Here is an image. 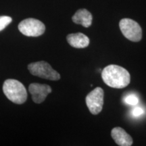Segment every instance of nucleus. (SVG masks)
Wrapping results in <instances>:
<instances>
[{
	"label": "nucleus",
	"instance_id": "ddd939ff",
	"mask_svg": "<svg viewBox=\"0 0 146 146\" xmlns=\"http://www.w3.org/2000/svg\"><path fill=\"white\" fill-rule=\"evenodd\" d=\"M143 113V109L141 108H139V107L135 108L133 110V114L135 116H141Z\"/></svg>",
	"mask_w": 146,
	"mask_h": 146
},
{
	"label": "nucleus",
	"instance_id": "f8f14e48",
	"mask_svg": "<svg viewBox=\"0 0 146 146\" xmlns=\"http://www.w3.org/2000/svg\"><path fill=\"white\" fill-rule=\"evenodd\" d=\"M125 102L126 104H127L135 106L139 102V100L137 97L134 96V95H129V96L126 97L125 99Z\"/></svg>",
	"mask_w": 146,
	"mask_h": 146
},
{
	"label": "nucleus",
	"instance_id": "7ed1b4c3",
	"mask_svg": "<svg viewBox=\"0 0 146 146\" xmlns=\"http://www.w3.org/2000/svg\"><path fill=\"white\" fill-rule=\"evenodd\" d=\"M28 69L31 74L34 76L51 81H58L60 74L51 66L50 64L45 61H39L31 63L28 65Z\"/></svg>",
	"mask_w": 146,
	"mask_h": 146
},
{
	"label": "nucleus",
	"instance_id": "1a4fd4ad",
	"mask_svg": "<svg viewBox=\"0 0 146 146\" xmlns=\"http://www.w3.org/2000/svg\"><path fill=\"white\" fill-rule=\"evenodd\" d=\"M66 39L69 45L74 48H85L90 43L88 36L81 33L69 34Z\"/></svg>",
	"mask_w": 146,
	"mask_h": 146
},
{
	"label": "nucleus",
	"instance_id": "f03ea898",
	"mask_svg": "<svg viewBox=\"0 0 146 146\" xmlns=\"http://www.w3.org/2000/svg\"><path fill=\"white\" fill-rule=\"evenodd\" d=\"M3 91L9 100L16 104H24L27 99V89L18 80L7 79L5 81Z\"/></svg>",
	"mask_w": 146,
	"mask_h": 146
},
{
	"label": "nucleus",
	"instance_id": "20e7f679",
	"mask_svg": "<svg viewBox=\"0 0 146 146\" xmlns=\"http://www.w3.org/2000/svg\"><path fill=\"white\" fill-rule=\"evenodd\" d=\"M119 27L124 36L133 42H139L142 39V29L140 25L130 18H123L119 23Z\"/></svg>",
	"mask_w": 146,
	"mask_h": 146
},
{
	"label": "nucleus",
	"instance_id": "0eeeda50",
	"mask_svg": "<svg viewBox=\"0 0 146 146\" xmlns=\"http://www.w3.org/2000/svg\"><path fill=\"white\" fill-rule=\"evenodd\" d=\"M29 91L31 94L32 99L36 104H41L45 101L47 96L52 92L50 85L46 84L31 83L29 87Z\"/></svg>",
	"mask_w": 146,
	"mask_h": 146
},
{
	"label": "nucleus",
	"instance_id": "423d86ee",
	"mask_svg": "<svg viewBox=\"0 0 146 146\" xmlns=\"http://www.w3.org/2000/svg\"><path fill=\"white\" fill-rule=\"evenodd\" d=\"M104 92L101 87H96L86 96L85 102L92 114H100L103 109Z\"/></svg>",
	"mask_w": 146,
	"mask_h": 146
},
{
	"label": "nucleus",
	"instance_id": "9d476101",
	"mask_svg": "<svg viewBox=\"0 0 146 146\" xmlns=\"http://www.w3.org/2000/svg\"><path fill=\"white\" fill-rule=\"evenodd\" d=\"M72 20L75 24L81 25L85 28H88L92 24L93 16L91 12L86 9H80L74 14Z\"/></svg>",
	"mask_w": 146,
	"mask_h": 146
},
{
	"label": "nucleus",
	"instance_id": "39448f33",
	"mask_svg": "<svg viewBox=\"0 0 146 146\" xmlns=\"http://www.w3.org/2000/svg\"><path fill=\"white\" fill-rule=\"evenodd\" d=\"M20 32L27 36H39L44 33V24L35 18H27L18 25Z\"/></svg>",
	"mask_w": 146,
	"mask_h": 146
},
{
	"label": "nucleus",
	"instance_id": "f257e3e1",
	"mask_svg": "<svg viewBox=\"0 0 146 146\" xmlns=\"http://www.w3.org/2000/svg\"><path fill=\"white\" fill-rule=\"evenodd\" d=\"M102 78L108 86L114 89H123L131 82L130 73L120 66H107L102 72Z\"/></svg>",
	"mask_w": 146,
	"mask_h": 146
},
{
	"label": "nucleus",
	"instance_id": "9b49d317",
	"mask_svg": "<svg viewBox=\"0 0 146 146\" xmlns=\"http://www.w3.org/2000/svg\"><path fill=\"white\" fill-rule=\"evenodd\" d=\"M12 18L8 16H0V31H3L5 27L12 23Z\"/></svg>",
	"mask_w": 146,
	"mask_h": 146
},
{
	"label": "nucleus",
	"instance_id": "6e6552de",
	"mask_svg": "<svg viewBox=\"0 0 146 146\" xmlns=\"http://www.w3.org/2000/svg\"><path fill=\"white\" fill-rule=\"evenodd\" d=\"M111 135L116 143L119 146H131L133 143V138L123 128L117 127L112 129Z\"/></svg>",
	"mask_w": 146,
	"mask_h": 146
}]
</instances>
